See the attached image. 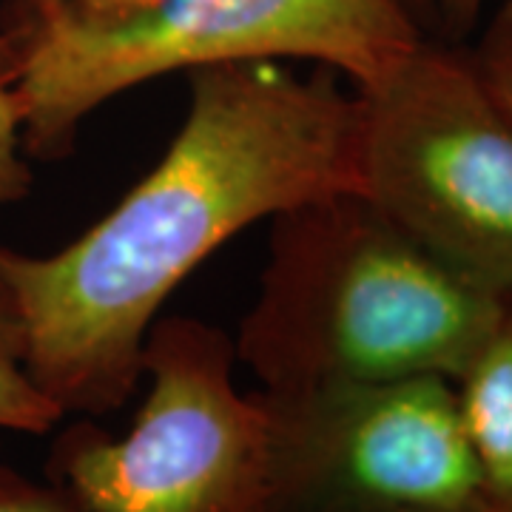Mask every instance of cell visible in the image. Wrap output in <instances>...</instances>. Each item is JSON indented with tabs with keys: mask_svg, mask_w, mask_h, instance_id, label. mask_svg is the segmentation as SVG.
<instances>
[{
	"mask_svg": "<svg viewBox=\"0 0 512 512\" xmlns=\"http://www.w3.org/2000/svg\"><path fill=\"white\" fill-rule=\"evenodd\" d=\"M180 131L123 200L55 254L0 242L23 365L69 419L120 410L163 305L228 239L328 194H359V100L316 66L245 60L188 74Z\"/></svg>",
	"mask_w": 512,
	"mask_h": 512,
	"instance_id": "obj_1",
	"label": "cell"
},
{
	"mask_svg": "<svg viewBox=\"0 0 512 512\" xmlns=\"http://www.w3.org/2000/svg\"><path fill=\"white\" fill-rule=\"evenodd\" d=\"M0 512H83L55 481L23 476L0 453Z\"/></svg>",
	"mask_w": 512,
	"mask_h": 512,
	"instance_id": "obj_10",
	"label": "cell"
},
{
	"mask_svg": "<svg viewBox=\"0 0 512 512\" xmlns=\"http://www.w3.org/2000/svg\"><path fill=\"white\" fill-rule=\"evenodd\" d=\"M20 103L9 80L0 77V205L23 200L32 191V165L23 148Z\"/></svg>",
	"mask_w": 512,
	"mask_h": 512,
	"instance_id": "obj_9",
	"label": "cell"
},
{
	"mask_svg": "<svg viewBox=\"0 0 512 512\" xmlns=\"http://www.w3.org/2000/svg\"><path fill=\"white\" fill-rule=\"evenodd\" d=\"M356 100L359 194L461 274L512 293V117L473 52L424 37Z\"/></svg>",
	"mask_w": 512,
	"mask_h": 512,
	"instance_id": "obj_5",
	"label": "cell"
},
{
	"mask_svg": "<svg viewBox=\"0 0 512 512\" xmlns=\"http://www.w3.org/2000/svg\"><path fill=\"white\" fill-rule=\"evenodd\" d=\"M490 0H433V26L447 40L467 37L484 15Z\"/></svg>",
	"mask_w": 512,
	"mask_h": 512,
	"instance_id": "obj_12",
	"label": "cell"
},
{
	"mask_svg": "<svg viewBox=\"0 0 512 512\" xmlns=\"http://www.w3.org/2000/svg\"><path fill=\"white\" fill-rule=\"evenodd\" d=\"M234 339L194 316L146 336V399L123 436L77 419L57 436L49 481L83 512H262L268 413L234 379Z\"/></svg>",
	"mask_w": 512,
	"mask_h": 512,
	"instance_id": "obj_4",
	"label": "cell"
},
{
	"mask_svg": "<svg viewBox=\"0 0 512 512\" xmlns=\"http://www.w3.org/2000/svg\"><path fill=\"white\" fill-rule=\"evenodd\" d=\"M404 9L419 20L421 29H430L433 26V0H399Z\"/></svg>",
	"mask_w": 512,
	"mask_h": 512,
	"instance_id": "obj_13",
	"label": "cell"
},
{
	"mask_svg": "<svg viewBox=\"0 0 512 512\" xmlns=\"http://www.w3.org/2000/svg\"><path fill=\"white\" fill-rule=\"evenodd\" d=\"M268 413L262 512H453L481 501L456 384L441 376L256 393Z\"/></svg>",
	"mask_w": 512,
	"mask_h": 512,
	"instance_id": "obj_6",
	"label": "cell"
},
{
	"mask_svg": "<svg viewBox=\"0 0 512 512\" xmlns=\"http://www.w3.org/2000/svg\"><path fill=\"white\" fill-rule=\"evenodd\" d=\"M501 308V293L345 191L271 220L234 353L265 393L407 376L456 382Z\"/></svg>",
	"mask_w": 512,
	"mask_h": 512,
	"instance_id": "obj_2",
	"label": "cell"
},
{
	"mask_svg": "<svg viewBox=\"0 0 512 512\" xmlns=\"http://www.w3.org/2000/svg\"><path fill=\"white\" fill-rule=\"evenodd\" d=\"M464 433L476 458L481 501L512 512V293L456 382Z\"/></svg>",
	"mask_w": 512,
	"mask_h": 512,
	"instance_id": "obj_7",
	"label": "cell"
},
{
	"mask_svg": "<svg viewBox=\"0 0 512 512\" xmlns=\"http://www.w3.org/2000/svg\"><path fill=\"white\" fill-rule=\"evenodd\" d=\"M23 148L72 154L109 100L165 74L245 60H308L365 92L399 72L427 32L399 0H6Z\"/></svg>",
	"mask_w": 512,
	"mask_h": 512,
	"instance_id": "obj_3",
	"label": "cell"
},
{
	"mask_svg": "<svg viewBox=\"0 0 512 512\" xmlns=\"http://www.w3.org/2000/svg\"><path fill=\"white\" fill-rule=\"evenodd\" d=\"M12 66H15V57H12V46H9V40L0 35V77H6L9 80V74H12Z\"/></svg>",
	"mask_w": 512,
	"mask_h": 512,
	"instance_id": "obj_14",
	"label": "cell"
},
{
	"mask_svg": "<svg viewBox=\"0 0 512 512\" xmlns=\"http://www.w3.org/2000/svg\"><path fill=\"white\" fill-rule=\"evenodd\" d=\"M481 77L512 117V12L498 9L473 52Z\"/></svg>",
	"mask_w": 512,
	"mask_h": 512,
	"instance_id": "obj_11",
	"label": "cell"
},
{
	"mask_svg": "<svg viewBox=\"0 0 512 512\" xmlns=\"http://www.w3.org/2000/svg\"><path fill=\"white\" fill-rule=\"evenodd\" d=\"M63 419L60 407L46 399L26 373L18 313L0 282V430L46 436Z\"/></svg>",
	"mask_w": 512,
	"mask_h": 512,
	"instance_id": "obj_8",
	"label": "cell"
},
{
	"mask_svg": "<svg viewBox=\"0 0 512 512\" xmlns=\"http://www.w3.org/2000/svg\"><path fill=\"white\" fill-rule=\"evenodd\" d=\"M501 9H507V12H512V0H504V6Z\"/></svg>",
	"mask_w": 512,
	"mask_h": 512,
	"instance_id": "obj_16",
	"label": "cell"
},
{
	"mask_svg": "<svg viewBox=\"0 0 512 512\" xmlns=\"http://www.w3.org/2000/svg\"><path fill=\"white\" fill-rule=\"evenodd\" d=\"M453 512H501L490 507V504H484V501H476V504H470V507H464V510H453Z\"/></svg>",
	"mask_w": 512,
	"mask_h": 512,
	"instance_id": "obj_15",
	"label": "cell"
}]
</instances>
